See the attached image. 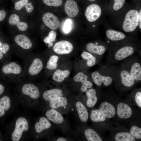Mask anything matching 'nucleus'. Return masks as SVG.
<instances>
[{
  "mask_svg": "<svg viewBox=\"0 0 141 141\" xmlns=\"http://www.w3.org/2000/svg\"><path fill=\"white\" fill-rule=\"evenodd\" d=\"M111 19L107 23L111 27L115 28L128 35L133 37L137 31H141V9L132 8L126 10H121L109 16Z\"/></svg>",
  "mask_w": 141,
  "mask_h": 141,
  "instance_id": "nucleus-1",
  "label": "nucleus"
},
{
  "mask_svg": "<svg viewBox=\"0 0 141 141\" xmlns=\"http://www.w3.org/2000/svg\"><path fill=\"white\" fill-rule=\"evenodd\" d=\"M87 20L90 22L99 21L101 24L104 22L105 19V10L98 4H93L88 6L85 11Z\"/></svg>",
  "mask_w": 141,
  "mask_h": 141,
  "instance_id": "nucleus-2",
  "label": "nucleus"
},
{
  "mask_svg": "<svg viewBox=\"0 0 141 141\" xmlns=\"http://www.w3.org/2000/svg\"><path fill=\"white\" fill-rule=\"evenodd\" d=\"M105 33L107 38L112 42H120L123 41L131 36L127 35L120 31L117 30L110 27L107 22L104 23Z\"/></svg>",
  "mask_w": 141,
  "mask_h": 141,
  "instance_id": "nucleus-3",
  "label": "nucleus"
},
{
  "mask_svg": "<svg viewBox=\"0 0 141 141\" xmlns=\"http://www.w3.org/2000/svg\"><path fill=\"white\" fill-rule=\"evenodd\" d=\"M28 129V123L26 120L22 117L18 118L16 121L15 128L12 134V140L19 141L23 132L27 131Z\"/></svg>",
  "mask_w": 141,
  "mask_h": 141,
  "instance_id": "nucleus-4",
  "label": "nucleus"
},
{
  "mask_svg": "<svg viewBox=\"0 0 141 141\" xmlns=\"http://www.w3.org/2000/svg\"><path fill=\"white\" fill-rule=\"evenodd\" d=\"M73 49V46L72 44L66 40H62L57 42L53 47L54 51L59 55L69 54Z\"/></svg>",
  "mask_w": 141,
  "mask_h": 141,
  "instance_id": "nucleus-5",
  "label": "nucleus"
},
{
  "mask_svg": "<svg viewBox=\"0 0 141 141\" xmlns=\"http://www.w3.org/2000/svg\"><path fill=\"white\" fill-rule=\"evenodd\" d=\"M42 20L47 27L53 30L57 29L60 26V23L58 18L50 12L44 14L42 17Z\"/></svg>",
  "mask_w": 141,
  "mask_h": 141,
  "instance_id": "nucleus-6",
  "label": "nucleus"
},
{
  "mask_svg": "<svg viewBox=\"0 0 141 141\" xmlns=\"http://www.w3.org/2000/svg\"><path fill=\"white\" fill-rule=\"evenodd\" d=\"M135 51L134 46L127 45L119 49L116 52L115 58L118 61L122 60L132 55Z\"/></svg>",
  "mask_w": 141,
  "mask_h": 141,
  "instance_id": "nucleus-7",
  "label": "nucleus"
},
{
  "mask_svg": "<svg viewBox=\"0 0 141 141\" xmlns=\"http://www.w3.org/2000/svg\"><path fill=\"white\" fill-rule=\"evenodd\" d=\"M91 77L95 83L98 86H101L103 82L106 86L109 85L112 82L110 77L101 75L97 71H95L91 74Z\"/></svg>",
  "mask_w": 141,
  "mask_h": 141,
  "instance_id": "nucleus-8",
  "label": "nucleus"
},
{
  "mask_svg": "<svg viewBox=\"0 0 141 141\" xmlns=\"http://www.w3.org/2000/svg\"><path fill=\"white\" fill-rule=\"evenodd\" d=\"M22 93L25 95L28 96L31 98L36 99L40 96V92L38 87L35 85L28 83L24 84L22 89Z\"/></svg>",
  "mask_w": 141,
  "mask_h": 141,
  "instance_id": "nucleus-9",
  "label": "nucleus"
},
{
  "mask_svg": "<svg viewBox=\"0 0 141 141\" xmlns=\"http://www.w3.org/2000/svg\"><path fill=\"white\" fill-rule=\"evenodd\" d=\"M66 13L70 17H73L78 15L79 9L77 3L73 0H67L64 4Z\"/></svg>",
  "mask_w": 141,
  "mask_h": 141,
  "instance_id": "nucleus-10",
  "label": "nucleus"
},
{
  "mask_svg": "<svg viewBox=\"0 0 141 141\" xmlns=\"http://www.w3.org/2000/svg\"><path fill=\"white\" fill-rule=\"evenodd\" d=\"M99 110L106 118L108 119L113 117L116 113L114 106L107 102L102 103L100 106Z\"/></svg>",
  "mask_w": 141,
  "mask_h": 141,
  "instance_id": "nucleus-11",
  "label": "nucleus"
},
{
  "mask_svg": "<svg viewBox=\"0 0 141 141\" xmlns=\"http://www.w3.org/2000/svg\"><path fill=\"white\" fill-rule=\"evenodd\" d=\"M117 113L118 116L122 119L130 118L132 115V110L127 104L122 103H119L117 107Z\"/></svg>",
  "mask_w": 141,
  "mask_h": 141,
  "instance_id": "nucleus-12",
  "label": "nucleus"
},
{
  "mask_svg": "<svg viewBox=\"0 0 141 141\" xmlns=\"http://www.w3.org/2000/svg\"><path fill=\"white\" fill-rule=\"evenodd\" d=\"M47 118L50 121L56 124H60L64 121L62 115L54 109L47 111L45 113Z\"/></svg>",
  "mask_w": 141,
  "mask_h": 141,
  "instance_id": "nucleus-13",
  "label": "nucleus"
},
{
  "mask_svg": "<svg viewBox=\"0 0 141 141\" xmlns=\"http://www.w3.org/2000/svg\"><path fill=\"white\" fill-rule=\"evenodd\" d=\"M8 22L11 25H16L20 31H25L28 27L27 24L20 21L19 16L16 14H13L11 15L9 18Z\"/></svg>",
  "mask_w": 141,
  "mask_h": 141,
  "instance_id": "nucleus-14",
  "label": "nucleus"
},
{
  "mask_svg": "<svg viewBox=\"0 0 141 141\" xmlns=\"http://www.w3.org/2000/svg\"><path fill=\"white\" fill-rule=\"evenodd\" d=\"M86 49L89 52L99 55L103 54L106 50L105 46L98 44L97 43L95 44L92 43H88L86 46Z\"/></svg>",
  "mask_w": 141,
  "mask_h": 141,
  "instance_id": "nucleus-15",
  "label": "nucleus"
},
{
  "mask_svg": "<svg viewBox=\"0 0 141 141\" xmlns=\"http://www.w3.org/2000/svg\"><path fill=\"white\" fill-rule=\"evenodd\" d=\"M16 43L25 49H28L31 48L32 44L30 39L27 36L22 34L16 36L15 38Z\"/></svg>",
  "mask_w": 141,
  "mask_h": 141,
  "instance_id": "nucleus-16",
  "label": "nucleus"
},
{
  "mask_svg": "<svg viewBox=\"0 0 141 141\" xmlns=\"http://www.w3.org/2000/svg\"><path fill=\"white\" fill-rule=\"evenodd\" d=\"M43 67L41 60L39 58H36L34 60L29 68V73L32 75H37L41 71Z\"/></svg>",
  "mask_w": 141,
  "mask_h": 141,
  "instance_id": "nucleus-17",
  "label": "nucleus"
},
{
  "mask_svg": "<svg viewBox=\"0 0 141 141\" xmlns=\"http://www.w3.org/2000/svg\"><path fill=\"white\" fill-rule=\"evenodd\" d=\"M63 95V92L61 90L54 89L44 92L43 97L45 100L50 101L57 97L62 96Z\"/></svg>",
  "mask_w": 141,
  "mask_h": 141,
  "instance_id": "nucleus-18",
  "label": "nucleus"
},
{
  "mask_svg": "<svg viewBox=\"0 0 141 141\" xmlns=\"http://www.w3.org/2000/svg\"><path fill=\"white\" fill-rule=\"evenodd\" d=\"M21 70L20 66L15 62L5 65L2 68L3 72L6 74H18L20 73Z\"/></svg>",
  "mask_w": 141,
  "mask_h": 141,
  "instance_id": "nucleus-19",
  "label": "nucleus"
},
{
  "mask_svg": "<svg viewBox=\"0 0 141 141\" xmlns=\"http://www.w3.org/2000/svg\"><path fill=\"white\" fill-rule=\"evenodd\" d=\"M51 124L50 121L45 117L40 118L39 121L37 122L35 125L36 132L39 133L45 129L50 128Z\"/></svg>",
  "mask_w": 141,
  "mask_h": 141,
  "instance_id": "nucleus-20",
  "label": "nucleus"
},
{
  "mask_svg": "<svg viewBox=\"0 0 141 141\" xmlns=\"http://www.w3.org/2000/svg\"><path fill=\"white\" fill-rule=\"evenodd\" d=\"M75 106L79 118L83 122L86 121L88 118V113L86 107L81 102H77Z\"/></svg>",
  "mask_w": 141,
  "mask_h": 141,
  "instance_id": "nucleus-21",
  "label": "nucleus"
},
{
  "mask_svg": "<svg viewBox=\"0 0 141 141\" xmlns=\"http://www.w3.org/2000/svg\"><path fill=\"white\" fill-rule=\"evenodd\" d=\"M120 76L122 83L124 86L130 87L134 84L135 80L126 70H122L120 73Z\"/></svg>",
  "mask_w": 141,
  "mask_h": 141,
  "instance_id": "nucleus-22",
  "label": "nucleus"
},
{
  "mask_svg": "<svg viewBox=\"0 0 141 141\" xmlns=\"http://www.w3.org/2000/svg\"><path fill=\"white\" fill-rule=\"evenodd\" d=\"M125 0H114L111 8L105 14V17L107 16H111L121 10L125 3Z\"/></svg>",
  "mask_w": 141,
  "mask_h": 141,
  "instance_id": "nucleus-23",
  "label": "nucleus"
},
{
  "mask_svg": "<svg viewBox=\"0 0 141 141\" xmlns=\"http://www.w3.org/2000/svg\"><path fill=\"white\" fill-rule=\"evenodd\" d=\"M68 103L66 98L62 96L57 97L50 101L49 105L53 109H56L66 106Z\"/></svg>",
  "mask_w": 141,
  "mask_h": 141,
  "instance_id": "nucleus-24",
  "label": "nucleus"
},
{
  "mask_svg": "<svg viewBox=\"0 0 141 141\" xmlns=\"http://www.w3.org/2000/svg\"><path fill=\"white\" fill-rule=\"evenodd\" d=\"M96 94V91L93 89H90L86 91L87 98L86 104L89 107H92L96 104L97 101Z\"/></svg>",
  "mask_w": 141,
  "mask_h": 141,
  "instance_id": "nucleus-25",
  "label": "nucleus"
},
{
  "mask_svg": "<svg viewBox=\"0 0 141 141\" xmlns=\"http://www.w3.org/2000/svg\"><path fill=\"white\" fill-rule=\"evenodd\" d=\"M131 77L136 81L141 80V66L138 62L134 63L132 66L130 73Z\"/></svg>",
  "mask_w": 141,
  "mask_h": 141,
  "instance_id": "nucleus-26",
  "label": "nucleus"
},
{
  "mask_svg": "<svg viewBox=\"0 0 141 141\" xmlns=\"http://www.w3.org/2000/svg\"><path fill=\"white\" fill-rule=\"evenodd\" d=\"M74 80L77 82L82 83V85L85 86L87 88H90L92 86V84L90 81L87 80L88 77L81 72L78 73L74 77Z\"/></svg>",
  "mask_w": 141,
  "mask_h": 141,
  "instance_id": "nucleus-27",
  "label": "nucleus"
},
{
  "mask_svg": "<svg viewBox=\"0 0 141 141\" xmlns=\"http://www.w3.org/2000/svg\"><path fill=\"white\" fill-rule=\"evenodd\" d=\"M10 106V101L8 97L4 96L0 99V117L4 115L5 111L9 109Z\"/></svg>",
  "mask_w": 141,
  "mask_h": 141,
  "instance_id": "nucleus-28",
  "label": "nucleus"
},
{
  "mask_svg": "<svg viewBox=\"0 0 141 141\" xmlns=\"http://www.w3.org/2000/svg\"><path fill=\"white\" fill-rule=\"evenodd\" d=\"M70 72L68 70H62L57 69L54 73L52 78L55 81L61 82L63 81L65 78L70 74Z\"/></svg>",
  "mask_w": 141,
  "mask_h": 141,
  "instance_id": "nucleus-29",
  "label": "nucleus"
},
{
  "mask_svg": "<svg viewBox=\"0 0 141 141\" xmlns=\"http://www.w3.org/2000/svg\"><path fill=\"white\" fill-rule=\"evenodd\" d=\"M85 134L88 141H102L101 138L96 132L92 129L88 128L86 129L85 131Z\"/></svg>",
  "mask_w": 141,
  "mask_h": 141,
  "instance_id": "nucleus-30",
  "label": "nucleus"
},
{
  "mask_svg": "<svg viewBox=\"0 0 141 141\" xmlns=\"http://www.w3.org/2000/svg\"><path fill=\"white\" fill-rule=\"evenodd\" d=\"M116 141H135V139L131 133L128 132H119L115 136Z\"/></svg>",
  "mask_w": 141,
  "mask_h": 141,
  "instance_id": "nucleus-31",
  "label": "nucleus"
},
{
  "mask_svg": "<svg viewBox=\"0 0 141 141\" xmlns=\"http://www.w3.org/2000/svg\"><path fill=\"white\" fill-rule=\"evenodd\" d=\"M90 117L91 120L95 122L103 121L106 119L105 116L98 109L92 110Z\"/></svg>",
  "mask_w": 141,
  "mask_h": 141,
  "instance_id": "nucleus-32",
  "label": "nucleus"
},
{
  "mask_svg": "<svg viewBox=\"0 0 141 141\" xmlns=\"http://www.w3.org/2000/svg\"><path fill=\"white\" fill-rule=\"evenodd\" d=\"M81 56L84 59L87 61V64L89 67H92L96 63V58L90 53L84 51L81 54Z\"/></svg>",
  "mask_w": 141,
  "mask_h": 141,
  "instance_id": "nucleus-33",
  "label": "nucleus"
},
{
  "mask_svg": "<svg viewBox=\"0 0 141 141\" xmlns=\"http://www.w3.org/2000/svg\"><path fill=\"white\" fill-rule=\"evenodd\" d=\"M58 57L55 55L51 56L47 62L46 67L51 70L56 69L57 67V62Z\"/></svg>",
  "mask_w": 141,
  "mask_h": 141,
  "instance_id": "nucleus-34",
  "label": "nucleus"
},
{
  "mask_svg": "<svg viewBox=\"0 0 141 141\" xmlns=\"http://www.w3.org/2000/svg\"><path fill=\"white\" fill-rule=\"evenodd\" d=\"M56 35V32L54 31H51L49 33L48 36L45 37L44 39V42L48 44L49 47L53 45V44L52 42L55 40Z\"/></svg>",
  "mask_w": 141,
  "mask_h": 141,
  "instance_id": "nucleus-35",
  "label": "nucleus"
},
{
  "mask_svg": "<svg viewBox=\"0 0 141 141\" xmlns=\"http://www.w3.org/2000/svg\"><path fill=\"white\" fill-rule=\"evenodd\" d=\"M131 134L135 138L138 139L141 138V128L137 126H132L130 130Z\"/></svg>",
  "mask_w": 141,
  "mask_h": 141,
  "instance_id": "nucleus-36",
  "label": "nucleus"
},
{
  "mask_svg": "<svg viewBox=\"0 0 141 141\" xmlns=\"http://www.w3.org/2000/svg\"><path fill=\"white\" fill-rule=\"evenodd\" d=\"M72 22L71 19H67L64 22L62 30L63 32L65 33H69L72 29Z\"/></svg>",
  "mask_w": 141,
  "mask_h": 141,
  "instance_id": "nucleus-37",
  "label": "nucleus"
},
{
  "mask_svg": "<svg viewBox=\"0 0 141 141\" xmlns=\"http://www.w3.org/2000/svg\"><path fill=\"white\" fill-rule=\"evenodd\" d=\"M44 3L49 6L58 7L62 3V0H42Z\"/></svg>",
  "mask_w": 141,
  "mask_h": 141,
  "instance_id": "nucleus-38",
  "label": "nucleus"
},
{
  "mask_svg": "<svg viewBox=\"0 0 141 141\" xmlns=\"http://www.w3.org/2000/svg\"><path fill=\"white\" fill-rule=\"evenodd\" d=\"M28 2V0H21L17 2L15 4V8L17 10H20L23 7H25Z\"/></svg>",
  "mask_w": 141,
  "mask_h": 141,
  "instance_id": "nucleus-39",
  "label": "nucleus"
},
{
  "mask_svg": "<svg viewBox=\"0 0 141 141\" xmlns=\"http://www.w3.org/2000/svg\"><path fill=\"white\" fill-rule=\"evenodd\" d=\"M9 49L10 47L8 44L6 43H2L0 41V50L3 54H5L9 50Z\"/></svg>",
  "mask_w": 141,
  "mask_h": 141,
  "instance_id": "nucleus-40",
  "label": "nucleus"
},
{
  "mask_svg": "<svg viewBox=\"0 0 141 141\" xmlns=\"http://www.w3.org/2000/svg\"><path fill=\"white\" fill-rule=\"evenodd\" d=\"M135 100L137 105L140 108L141 107V92H137L135 95Z\"/></svg>",
  "mask_w": 141,
  "mask_h": 141,
  "instance_id": "nucleus-41",
  "label": "nucleus"
},
{
  "mask_svg": "<svg viewBox=\"0 0 141 141\" xmlns=\"http://www.w3.org/2000/svg\"><path fill=\"white\" fill-rule=\"evenodd\" d=\"M26 11L29 13L32 12L34 9V6L31 2H28L25 7Z\"/></svg>",
  "mask_w": 141,
  "mask_h": 141,
  "instance_id": "nucleus-42",
  "label": "nucleus"
},
{
  "mask_svg": "<svg viewBox=\"0 0 141 141\" xmlns=\"http://www.w3.org/2000/svg\"><path fill=\"white\" fill-rule=\"evenodd\" d=\"M6 16L5 11L4 10H0V21L3 20Z\"/></svg>",
  "mask_w": 141,
  "mask_h": 141,
  "instance_id": "nucleus-43",
  "label": "nucleus"
},
{
  "mask_svg": "<svg viewBox=\"0 0 141 141\" xmlns=\"http://www.w3.org/2000/svg\"><path fill=\"white\" fill-rule=\"evenodd\" d=\"M80 90L82 92H85L87 90V88L84 85H81Z\"/></svg>",
  "mask_w": 141,
  "mask_h": 141,
  "instance_id": "nucleus-44",
  "label": "nucleus"
},
{
  "mask_svg": "<svg viewBox=\"0 0 141 141\" xmlns=\"http://www.w3.org/2000/svg\"><path fill=\"white\" fill-rule=\"evenodd\" d=\"M4 90V87L2 85L0 84V95L3 93Z\"/></svg>",
  "mask_w": 141,
  "mask_h": 141,
  "instance_id": "nucleus-45",
  "label": "nucleus"
},
{
  "mask_svg": "<svg viewBox=\"0 0 141 141\" xmlns=\"http://www.w3.org/2000/svg\"><path fill=\"white\" fill-rule=\"evenodd\" d=\"M56 141H66L67 139L63 137H61L58 138L56 140Z\"/></svg>",
  "mask_w": 141,
  "mask_h": 141,
  "instance_id": "nucleus-46",
  "label": "nucleus"
},
{
  "mask_svg": "<svg viewBox=\"0 0 141 141\" xmlns=\"http://www.w3.org/2000/svg\"><path fill=\"white\" fill-rule=\"evenodd\" d=\"M3 56V53L0 50V60L1 59Z\"/></svg>",
  "mask_w": 141,
  "mask_h": 141,
  "instance_id": "nucleus-47",
  "label": "nucleus"
},
{
  "mask_svg": "<svg viewBox=\"0 0 141 141\" xmlns=\"http://www.w3.org/2000/svg\"><path fill=\"white\" fill-rule=\"evenodd\" d=\"M89 0V1H90V2H94L96 1V0Z\"/></svg>",
  "mask_w": 141,
  "mask_h": 141,
  "instance_id": "nucleus-48",
  "label": "nucleus"
},
{
  "mask_svg": "<svg viewBox=\"0 0 141 141\" xmlns=\"http://www.w3.org/2000/svg\"><path fill=\"white\" fill-rule=\"evenodd\" d=\"M37 137H38V136H37Z\"/></svg>",
  "mask_w": 141,
  "mask_h": 141,
  "instance_id": "nucleus-49",
  "label": "nucleus"
}]
</instances>
